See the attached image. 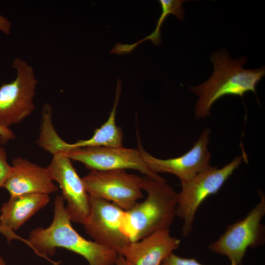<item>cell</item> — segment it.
Returning <instances> with one entry per match:
<instances>
[{"instance_id":"3","label":"cell","mask_w":265,"mask_h":265,"mask_svg":"<svg viewBox=\"0 0 265 265\" xmlns=\"http://www.w3.org/2000/svg\"><path fill=\"white\" fill-rule=\"evenodd\" d=\"M146 199L125 211L123 230L131 242L158 230L169 229L176 216L178 193L166 181L142 177Z\"/></svg>"},{"instance_id":"24","label":"cell","mask_w":265,"mask_h":265,"mask_svg":"<svg viewBox=\"0 0 265 265\" xmlns=\"http://www.w3.org/2000/svg\"><path fill=\"white\" fill-rule=\"evenodd\" d=\"M0 265H5V263L2 258L0 256Z\"/></svg>"},{"instance_id":"12","label":"cell","mask_w":265,"mask_h":265,"mask_svg":"<svg viewBox=\"0 0 265 265\" xmlns=\"http://www.w3.org/2000/svg\"><path fill=\"white\" fill-rule=\"evenodd\" d=\"M12 170L3 187L10 196L26 194L49 195L58 190L47 168L21 157L12 159Z\"/></svg>"},{"instance_id":"11","label":"cell","mask_w":265,"mask_h":265,"mask_svg":"<svg viewBox=\"0 0 265 265\" xmlns=\"http://www.w3.org/2000/svg\"><path fill=\"white\" fill-rule=\"evenodd\" d=\"M71 160L64 154L55 153L46 168L61 190L71 221L83 224L90 212V196Z\"/></svg>"},{"instance_id":"8","label":"cell","mask_w":265,"mask_h":265,"mask_svg":"<svg viewBox=\"0 0 265 265\" xmlns=\"http://www.w3.org/2000/svg\"><path fill=\"white\" fill-rule=\"evenodd\" d=\"M82 180L90 197L111 202L124 211L143 197L142 177L125 169L90 171Z\"/></svg>"},{"instance_id":"4","label":"cell","mask_w":265,"mask_h":265,"mask_svg":"<svg viewBox=\"0 0 265 265\" xmlns=\"http://www.w3.org/2000/svg\"><path fill=\"white\" fill-rule=\"evenodd\" d=\"M56 149L57 153L64 154L71 160L82 163L90 171L131 169L152 179L166 181L149 168L137 148L123 146L73 147L71 143L61 139L57 144Z\"/></svg>"},{"instance_id":"2","label":"cell","mask_w":265,"mask_h":265,"mask_svg":"<svg viewBox=\"0 0 265 265\" xmlns=\"http://www.w3.org/2000/svg\"><path fill=\"white\" fill-rule=\"evenodd\" d=\"M210 59L213 65L211 77L205 82L189 89L199 96L195 105L197 119H204L210 115L214 102L225 95L243 97L247 92L256 94L258 83L265 75V67L245 69L247 58H232L228 52L222 49L212 53Z\"/></svg>"},{"instance_id":"6","label":"cell","mask_w":265,"mask_h":265,"mask_svg":"<svg viewBox=\"0 0 265 265\" xmlns=\"http://www.w3.org/2000/svg\"><path fill=\"white\" fill-rule=\"evenodd\" d=\"M12 66L16 73L15 79L0 86V127L5 129L20 123L35 109L38 80L33 68L18 57Z\"/></svg>"},{"instance_id":"19","label":"cell","mask_w":265,"mask_h":265,"mask_svg":"<svg viewBox=\"0 0 265 265\" xmlns=\"http://www.w3.org/2000/svg\"><path fill=\"white\" fill-rule=\"evenodd\" d=\"M135 43L132 44H122L118 43L110 51V53L126 54L132 53L136 47Z\"/></svg>"},{"instance_id":"5","label":"cell","mask_w":265,"mask_h":265,"mask_svg":"<svg viewBox=\"0 0 265 265\" xmlns=\"http://www.w3.org/2000/svg\"><path fill=\"white\" fill-rule=\"evenodd\" d=\"M244 154L237 156L220 168L212 167L182 184L178 193L176 216L184 221L183 236L192 231L194 216L200 205L210 195L216 193L242 162L246 159Z\"/></svg>"},{"instance_id":"1","label":"cell","mask_w":265,"mask_h":265,"mask_svg":"<svg viewBox=\"0 0 265 265\" xmlns=\"http://www.w3.org/2000/svg\"><path fill=\"white\" fill-rule=\"evenodd\" d=\"M54 215L47 228L37 227L29 233V246L37 255L48 259L56 248L75 252L86 260L89 265H115L118 253L94 241L84 238L73 228L62 195L54 200Z\"/></svg>"},{"instance_id":"16","label":"cell","mask_w":265,"mask_h":265,"mask_svg":"<svg viewBox=\"0 0 265 265\" xmlns=\"http://www.w3.org/2000/svg\"><path fill=\"white\" fill-rule=\"evenodd\" d=\"M184 1L183 0H159L161 14L157 22L156 27L151 34L137 42L138 44L150 39L154 45H159L161 43L160 27L168 15L172 14L180 20L184 19L185 12L182 6Z\"/></svg>"},{"instance_id":"21","label":"cell","mask_w":265,"mask_h":265,"mask_svg":"<svg viewBox=\"0 0 265 265\" xmlns=\"http://www.w3.org/2000/svg\"><path fill=\"white\" fill-rule=\"evenodd\" d=\"M0 233L2 234L6 238L8 242L12 239H20L27 244V239H24L16 235L14 231L9 230L0 225Z\"/></svg>"},{"instance_id":"9","label":"cell","mask_w":265,"mask_h":265,"mask_svg":"<svg viewBox=\"0 0 265 265\" xmlns=\"http://www.w3.org/2000/svg\"><path fill=\"white\" fill-rule=\"evenodd\" d=\"M90 209L83 223L96 243L121 254L131 242L123 230L125 211L107 200L90 196Z\"/></svg>"},{"instance_id":"18","label":"cell","mask_w":265,"mask_h":265,"mask_svg":"<svg viewBox=\"0 0 265 265\" xmlns=\"http://www.w3.org/2000/svg\"><path fill=\"white\" fill-rule=\"evenodd\" d=\"M160 265H203L193 258H186L179 257L173 252L167 257ZM231 265H237L231 264Z\"/></svg>"},{"instance_id":"10","label":"cell","mask_w":265,"mask_h":265,"mask_svg":"<svg viewBox=\"0 0 265 265\" xmlns=\"http://www.w3.org/2000/svg\"><path fill=\"white\" fill-rule=\"evenodd\" d=\"M137 133V148L149 168L157 174H172L183 184L212 167L210 162L211 154L208 149L210 134L209 129L203 130L198 139L186 153L177 158L165 159L157 158L148 153L143 147Z\"/></svg>"},{"instance_id":"17","label":"cell","mask_w":265,"mask_h":265,"mask_svg":"<svg viewBox=\"0 0 265 265\" xmlns=\"http://www.w3.org/2000/svg\"><path fill=\"white\" fill-rule=\"evenodd\" d=\"M12 170V166L7 161L6 152L0 145V187H3Z\"/></svg>"},{"instance_id":"22","label":"cell","mask_w":265,"mask_h":265,"mask_svg":"<svg viewBox=\"0 0 265 265\" xmlns=\"http://www.w3.org/2000/svg\"><path fill=\"white\" fill-rule=\"evenodd\" d=\"M11 24L5 17L0 14V30L5 34L8 35L10 33Z\"/></svg>"},{"instance_id":"14","label":"cell","mask_w":265,"mask_h":265,"mask_svg":"<svg viewBox=\"0 0 265 265\" xmlns=\"http://www.w3.org/2000/svg\"><path fill=\"white\" fill-rule=\"evenodd\" d=\"M50 201L49 195L46 194L31 193L10 196L0 208V225L14 232Z\"/></svg>"},{"instance_id":"15","label":"cell","mask_w":265,"mask_h":265,"mask_svg":"<svg viewBox=\"0 0 265 265\" xmlns=\"http://www.w3.org/2000/svg\"><path fill=\"white\" fill-rule=\"evenodd\" d=\"M122 90L121 81L118 78L117 81L115 98L113 107L106 121L96 129L93 135L89 139L80 140L71 143L73 147L123 146V133L121 128L116 124V114L118 104Z\"/></svg>"},{"instance_id":"23","label":"cell","mask_w":265,"mask_h":265,"mask_svg":"<svg viewBox=\"0 0 265 265\" xmlns=\"http://www.w3.org/2000/svg\"><path fill=\"white\" fill-rule=\"evenodd\" d=\"M115 265H131L122 255L119 254Z\"/></svg>"},{"instance_id":"13","label":"cell","mask_w":265,"mask_h":265,"mask_svg":"<svg viewBox=\"0 0 265 265\" xmlns=\"http://www.w3.org/2000/svg\"><path fill=\"white\" fill-rule=\"evenodd\" d=\"M180 244V240L172 236L169 229H162L131 242L120 255L131 265H160Z\"/></svg>"},{"instance_id":"20","label":"cell","mask_w":265,"mask_h":265,"mask_svg":"<svg viewBox=\"0 0 265 265\" xmlns=\"http://www.w3.org/2000/svg\"><path fill=\"white\" fill-rule=\"evenodd\" d=\"M15 138L14 132L10 129H5L0 127V141L6 143Z\"/></svg>"},{"instance_id":"7","label":"cell","mask_w":265,"mask_h":265,"mask_svg":"<svg viewBox=\"0 0 265 265\" xmlns=\"http://www.w3.org/2000/svg\"><path fill=\"white\" fill-rule=\"evenodd\" d=\"M261 200L241 220L229 226L223 234L209 249L227 257L231 264L240 265L248 247L254 248L265 242V227L261 221L265 214V196L259 192Z\"/></svg>"}]
</instances>
